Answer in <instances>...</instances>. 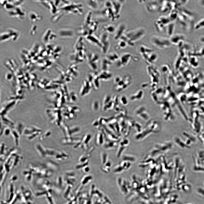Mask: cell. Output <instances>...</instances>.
<instances>
[{
	"instance_id": "6da1fadb",
	"label": "cell",
	"mask_w": 204,
	"mask_h": 204,
	"mask_svg": "<svg viewBox=\"0 0 204 204\" xmlns=\"http://www.w3.org/2000/svg\"><path fill=\"white\" fill-rule=\"evenodd\" d=\"M84 19V23L81 27V34L84 37L93 34L97 30L98 26L97 21L92 19V13H88Z\"/></svg>"
},
{
	"instance_id": "7a4b0ae2",
	"label": "cell",
	"mask_w": 204,
	"mask_h": 204,
	"mask_svg": "<svg viewBox=\"0 0 204 204\" xmlns=\"http://www.w3.org/2000/svg\"><path fill=\"white\" fill-rule=\"evenodd\" d=\"M76 50V53L74 55L75 62L79 63L83 62L86 60L87 55L86 49L83 38H80L77 41Z\"/></svg>"
},
{
	"instance_id": "3957f363",
	"label": "cell",
	"mask_w": 204,
	"mask_h": 204,
	"mask_svg": "<svg viewBox=\"0 0 204 204\" xmlns=\"http://www.w3.org/2000/svg\"><path fill=\"white\" fill-rule=\"evenodd\" d=\"M151 42L155 47L162 50L169 48L172 45L170 39L158 35L153 36Z\"/></svg>"
},
{
	"instance_id": "277c9868",
	"label": "cell",
	"mask_w": 204,
	"mask_h": 204,
	"mask_svg": "<svg viewBox=\"0 0 204 204\" xmlns=\"http://www.w3.org/2000/svg\"><path fill=\"white\" fill-rule=\"evenodd\" d=\"M145 34V29L141 27L129 30L125 34L129 41L134 45L135 43L144 37Z\"/></svg>"
},
{
	"instance_id": "5b68a950",
	"label": "cell",
	"mask_w": 204,
	"mask_h": 204,
	"mask_svg": "<svg viewBox=\"0 0 204 204\" xmlns=\"http://www.w3.org/2000/svg\"><path fill=\"white\" fill-rule=\"evenodd\" d=\"M119 98L117 96H112L107 95L105 96L103 103V109L104 111L114 109L119 106Z\"/></svg>"
},
{
	"instance_id": "8992f818",
	"label": "cell",
	"mask_w": 204,
	"mask_h": 204,
	"mask_svg": "<svg viewBox=\"0 0 204 204\" xmlns=\"http://www.w3.org/2000/svg\"><path fill=\"white\" fill-rule=\"evenodd\" d=\"M101 13L102 15L112 21H116L118 18L115 14L111 1H106L105 3L104 7Z\"/></svg>"
},
{
	"instance_id": "52a82bcc",
	"label": "cell",
	"mask_w": 204,
	"mask_h": 204,
	"mask_svg": "<svg viewBox=\"0 0 204 204\" xmlns=\"http://www.w3.org/2000/svg\"><path fill=\"white\" fill-rule=\"evenodd\" d=\"M86 60L91 69L95 71L98 69L100 58L98 54L93 53H88L87 55Z\"/></svg>"
},
{
	"instance_id": "ba28073f",
	"label": "cell",
	"mask_w": 204,
	"mask_h": 204,
	"mask_svg": "<svg viewBox=\"0 0 204 204\" xmlns=\"http://www.w3.org/2000/svg\"><path fill=\"white\" fill-rule=\"evenodd\" d=\"M132 78L129 75L121 77L120 81L115 85V89L117 92H120L125 90L131 84Z\"/></svg>"
},
{
	"instance_id": "9c48e42d",
	"label": "cell",
	"mask_w": 204,
	"mask_h": 204,
	"mask_svg": "<svg viewBox=\"0 0 204 204\" xmlns=\"http://www.w3.org/2000/svg\"><path fill=\"white\" fill-rule=\"evenodd\" d=\"M99 39L102 46L101 49L102 52L104 54H107L109 51L110 46L109 34L104 32L101 35Z\"/></svg>"
},
{
	"instance_id": "30bf717a",
	"label": "cell",
	"mask_w": 204,
	"mask_h": 204,
	"mask_svg": "<svg viewBox=\"0 0 204 204\" xmlns=\"http://www.w3.org/2000/svg\"><path fill=\"white\" fill-rule=\"evenodd\" d=\"M92 84L93 89L98 90L100 87V80L98 76V73L96 72H91L88 74L86 79Z\"/></svg>"
},
{
	"instance_id": "8fae6325",
	"label": "cell",
	"mask_w": 204,
	"mask_h": 204,
	"mask_svg": "<svg viewBox=\"0 0 204 204\" xmlns=\"http://www.w3.org/2000/svg\"><path fill=\"white\" fill-rule=\"evenodd\" d=\"M169 17L161 16L158 18L155 23L156 29L159 31L162 32L164 30L168 24L172 22Z\"/></svg>"
},
{
	"instance_id": "7c38bea8",
	"label": "cell",
	"mask_w": 204,
	"mask_h": 204,
	"mask_svg": "<svg viewBox=\"0 0 204 204\" xmlns=\"http://www.w3.org/2000/svg\"><path fill=\"white\" fill-rule=\"evenodd\" d=\"M93 89L92 85L91 82L87 79H85L82 82L80 90V95L81 97H85L89 95Z\"/></svg>"
},
{
	"instance_id": "4fadbf2b",
	"label": "cell",
	"mask_w": 204,
	"mask_h": 204,
	"mask_svg": "<svg viewBox=\"0 0 204 204\" xmlns=\"http://www.w3.org/2000/svg\"><path fill=\"white\" fill-rule=\"evenodd\" d=\"M132 55L129 53H125L120 56L117 62L116 66L118 68L125 67L129 64L132 58Z\"/></svg>"
},
{
	"instance_id": "5bb4252c",
	"label": "cell",
	"mask_w": 204,
	"mask_h": 204,
	"mask_svg": "<svg viewBox=\"0 0 204 204\" xmlns=\"http://www.w3.org/2000/svg\"><path fill=\"white\" fill-rule=\"evenodd\" d=\"M186 37L183 34H174L171 36L170 40L172 45L182 44L185 40Z\"/></svg>"
},
{
	"instance_id": "9a60e30c",
	"label": "cell",
	"mask_w": 204,
	"mask_h": 204,
	"mask_svg": "<svg viewBox=\"0 0 204 204\" xmlns=\"http://www.w3.org/2000/svg\"><path fill=\"white\" fill-rule=\"evenodd\" d=\"M126 29V26L125 23L120 24L116 28L115 33L114 39L116 40H119L125 33Z\"/></svg>"
},
{
	"instance_id": "2e32d148",
	"label": "cell",
	"mask_w": 204,
	"mask_h": 204,
	"mask_svg": "<svg viewBox=\"0 0 204 204\" xmlns=\"http://www.w3.org/2000/svg\"><path fill=\"white\" fill-rule=\"evenodd\" d=\"M135 113L138 116L144 119L147 120L150 117L148 113L144 106H140L137 107L135 110Z\"/></svg>"
},
{
	"instance_id": "e0dca14e",
	"label": "cell",
	"mask_w": 204,
	"mask_h": 204,
	"mask_svg": "<svg viewBox=\"0 0 204 204\" xmlns=\"http://www.w3.org/2000/svg\"><path fill=\"white\" fill-rule=\"evenodd\" d=\"M112 6L116 15L119 18L120 17V14L122 9L124 1H111Z\"/></svg>"
},
{
	"instance_id": "ac0fdd59",
	"label": "cell",
	"mask_w": 204,
	"mask_h": 204,
	"mask_svg": "<svg viewBox=\"0 0 204 204\" xmlns=\"http://www.w3.org/2000/svg\"><path fill=\"white\" fill-rule=\"evenodd\" d=\"M85 38L88 42L101 49L102 46L100 39L93 34L88 35Z\"/></svg>"
},
{
	"instance_id": "d6986e66",
	"label": "cell",
	"mask_w": 204,
	"mask_h": 204,
	"mask_svg": "<svg viewBox=\"0 0 204 204\" xmlns=\"http://www.w3.org/2000/svg\"><path fill=\"white\" fill-rule=\"evenodd\" d=\"M161 4V2H158V1H151L146 4V7L149 12H154L159 10Z\"/></svg>"
},
{
	"instance_id": "ffe728a7",
	"label": "cell",
	"mask_w": 204,
	"mask_h": 204,
	"mask_svg": "<svg viewBox=\"0 0 204 204\" xmlns=\"http://www.w3.org/2000/svg\"><path fill=\"white\" fill-rule=\"evenodd\" d=\"M99 78L100 81H107L109 80L112 78V74L108 70H101L98 73Z\"/></svg>"
},
{
	"instance_id": "44dd1931",
	"label": "cell",
	"mask_w": 204,
	"mask_h": 204,
	"mask_svg": "<svg viewBox=\"0 0 204 204\" xmlns=\"http://www.w3.org/2000/svg\"><path fill=\"white\" fill-rule=\"evenodd\" d=\"M144 92L142 89H139L131 95L130 100L132 101H137L141 100L144 97Z\"/></svg>"
},
{
	"instance_id": "7402d4cb",
	"label": "cell",
	"mask_w": 204,
	"mask_h": 204,
	"mask_svg": "<svg viewBox=\"0 0 204 204\" xmlns=\"http://www.w3.org/2000/svg\"><path fill=\"white\" fill-rule=\"evenodd\" d=\"M158 59V55L153 51L149 54L145 60L146 62L151 64L156 62Z\"/></svg>"
},
{
	"instance_id": "603a6c76",
	"label": "cell",
	"mask_w": 204,
	"mask_h": 204,
	"mask_svg": "<svg viewBox=\"0 0 204 204\" xmlns=\"http://www.w3.org/2000/svg\"><path fill=\"white\" fill-rule=\"evenodd\" d=\"M120 57L119 55L116 52H113L107 55L106 57L113 63L117 62L119 60Z\"/></svg>"
},
{
	"instance_id": "cb8c5ba5",
	"label": "cell",
	"mask_w": 204,
	"mask_h": 204,
	"mask_svg": "<svg viewBox=\"0 0 204 204\" xmlns=\"http://www.w3.org/2000/svg\"><path fill=\"white\" fill-rule=\"evenodd\" d=\"M112 63L105 57L102 60L101 64V70H108Z\"/></svg>"
},
{
	"instance_id": "d4e9b609",
	"label": "cell",
	"mask_w": 204,
	"mask_h": 204,
	"mask_svg": "<svg viewBox=\"0 0 204 204\" xmlns=\"http://www.w3.org/2000/svg\"><path fill=\"white\" fill-rule=\"evenodd\" d=\"M166 29L167 34L169 36L171 37L174 34L175 29V25L173 22L170 23L167 26Z\"/></svg>"
},
{
	"instance_id": "484cf974",
	"label": "cell",
	"mask_w": 204,
	"mask_h": 204,
	"mask_svg": "<svg viewBox=\"0 0 204 204\" xmlns=\"http://www.w3.org/2000/svg\"><path fill=\"white\" fill-rule=\"evenodd\" d=\"M116 29L115 26L113 25L112 24L107 25L104 27V32H106L108 34L115 33Z\"/></svg>"
},
{
	"instance_id": "4316f807",
	"label": "cell",
	"mask_w": 204,
	"mask_h": 204,
	"mask_svg": "<svg viewBox=\"0 0 204 204\" xmlns=\"http://www.w3.org/2000/svg\"><path fill=\"white\" fill-rule=\"evenodd\" d=\"M86 4L88 7L91 9L97 10L98 7V3L96 1H86Z\"/></svg>"
},
{
	"instance_id": "83f0119b",
	"label": "cell",
	"mask_w": 204,
	"mask_h": 204,
	"mask_svg": "<svg viewBox=\"0 0 204 204\" xmlns=\"http://www.w3.org/2000/svg\"><path fill=\"white\" fill-rule=\"evenodd\" d=\"M117 45V48L118 49H124L128 46V44L125 41L122 40H119Z\"/></svg>"
},
{
	"instance_id": "f1b7e54d",
	"label": "cell",
	"mask_w": 204,
	"mask_h": 204,
	"mask_svg": "<svg viewBox=\"0 0 204 204\" xmlns=\"http://www.w3.org/2000/svg\"><path fill=\"white\" fill-rule=\"evenodd\" d=\"M92 106L94 111L97 112L100 108L101 105L100 102L98 100H95L93 101Z\"/></svg>"
},
{
	"instance_id": "f546056e",
	"label": "cell",
	"mask_w": 204,
	"mask_h": 204,
	"mask_svg": "<svg viewBox=\"0 0 204 204\" xmlns=\"http://www.w3.org/2000/svg\"><path fill=\"white\" fill-rule=\"evenodd\" d=\"M119 101L120 104L124 106H126L128 103V99L126 96L123 95L119 98Z\"/></svg>"
},
{
	"instance_id": "4dcf8cb0",
	"label": "cell",
	"mask_w": 204,
	"mask_h": 204,
	"mask_svg": "<svg viewBox=\"0 0 204 204\" xmlns=\"http://www.w3.org/2000/svg\"><path fill=\"white\" fill-rule=\"evenodd\" d=\"M194 27L195 29L197 30L204 28V18L198 21L195 25Z\"/></svg>"
},
{
	"instance_id": "1f68e13d",
	"label": "cell",
	"mask_w": 204,
	"mask_h": 204,
	"mask_svg": "<svg viewBox=\"0 0 204 204\" xmlns=\"http://www.w3.org/2000/svg\"><path fill=\"white\" fill-rule=\"evenodd\" d=\"M97 137V142L98 144L101 145L103 142V135L101 133H99Z\"/></svg>"
},
{
	"instance_id": "d6a6232c",
	"label": "cell",
	"mask_w": 204,
	"mask_h": 204,
	"mask_svg": "<svg viewBox=\"0 0 204 204\" xmlns=\"http://www.w3.org/2000/svg\"><path fill=\"white\" fill-rule=\"evenodd\" d=\"M101 161H103V163L105 162L106 161L107 155L105 153H104L102 155Z\"/></svg>"
},
{
	"instance_id": "836d02e7",
	"label": "cell",
	"mask_w": 204,
	"mask_h": 204,
	"mask_svg": "<svg viewBox=\"0 0 204 204\" xmlns=\"http://www.w3.org/2000/svg\"><path fill=\"white\" fill-rule=\"evenodd\" d=\"M200 40L201 42L204 44V35L201 37Z\"/></svg>"
},
{
	"instance_id": "e575fe53",
	"label": "cell",
	"mask_w": 204,
	"mask_h": 204,
	"mask_svg": "<svg viewBox=\"0 0 204 204\" xmlns=\"http://www.w3.org/2000/svg\"><path fill=\"white\" fill-rule=\"evenodd\" d=\"M199 3L201 6L204 7V1H200Z\"/></svg>"
},
{
	"instance_id": "d590c367",
	"label": "cell",
	"mask_w": 204,
	"mask_h": 204,
	"mask_svg": "<svg viewBox=\"0 0 204 204\" xmlns=\"http://www.w3.org/2000/svg\"><path fill=\"white\" fill-rule=\"evenodd\" d=\"M149 84L148 83H146L144 84H143L142 85V87H147L148 86Z\"/></svg>"
}]
</instances>
